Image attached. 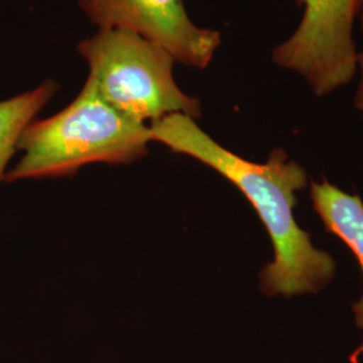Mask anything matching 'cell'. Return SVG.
I'll use <instances>...</instances> for the list:
<instances>
[{
	"label": "cell",
	"mask_w": 363,
	"mask_h": 363,
	"mask_svg": "<svg viewBox=\"0 0 363 363\" xmlns=\"http://www.w3.org/2000/svg\"><path fill=\"white\" fill-rule=\"evenodd\" d=\"M150 130L152 142L190 156L232 182L257 211L274 250L272 262L259 273L262 294L286 298L318 294L333 281L335 259L313 247L311 234L294 217L295 193L307 187L308 178L284 150H273L265 163L250 162L222 147L194 118L181 113L150 123Z\"/></svg>",
	"instance_id": "6da1fadb"
},
{
	"label": "cell",
	"mask_w": 363,
	"mask_h": 363,
	"mask_svg": "<svg viewBox=\"0 0 363 363\" xmlns=\"http://www.w3.org/2000/svg\"><path fill=\"white\" fill-rule=\"evenodd\" d=\"M151 142L150 125L120 113L86 78L61 112L27 127L18 143L23 155L4 182L73 175L91 163L127 164L147 155Z\"/></svg>",
	"instance_id": "7a4b0ae2"
},
{
	"label": "cell",
	"mask_w": 363,
	"mask_h": 363,
	"mask_svg": "<svg viewBox=\"0 0 363 363\" xmlns=\"http://www.w3.org/2000/svg\"><path fill=\"white\" fill-rule=\"evenodd\" d=\"M78 52L101 97L132 120L147 124L175 113L201 117V103L181 91L174 78L175 60L142 35L99 28L78 43Z\"/></svg>",
	"instance_id": "3957f363"
},
{
	"label": "cell",
	"mask_w": 363,
	"mask_h": 363,
	"mask_svg": "<svg viewBox=\"0 0 363 363\" xmlns=\"http://www.w3.org/2000/svg\"><path fill=\"white\" fill-rule=\"evenodd\" d=\"M304 13L295 33L273 50V62L306 79L322 97L347 85L358 70L352 38L359 0H298Z\"/></svg>",
	"instance_id": "277c9868"
},
{
	"label": "cell",
	"mask_w": 363,
	"mask_h": 363,
	"mask_svg": "<svg viewBox=\"0 0 363 363\" xmlns=\"http://www.w3.org/2000/svg\"><path fill=\"white\" fill-rule=\"evenodd\" d=\"M78 4L99 28L139 34L181 65L205 69L220 48V33L196 26L183 0H78Z\"/></svg>",
	"instance_id": "5b68a950"
},
{
	"label": "cell",
	"mask_w": 363,
	"mask_h": 363,
	"mask_svg": "<svg viewBox=\"0 0 363 363\" xmlns=\"http://www.w3.org/2000/svg\"><path fill=\"white\" fill-rule=\"evenodd\" d=\"M311 201L315 211L325 223L328 233L335 234L358 259L363 274V202L358 195L342 191L337 186L325 181L312 183ZM355 325L362 331V340L354 358H363V294L352 304Z\"/></svg>",
	"instance_id": "8992f818"
},
{
	"label": "cell",
	"mask_w": 363,
	"mask_h": 363,
	"mask_svg": "<svg viewBox=\"0 0 363 363\" xmlns=\"http://www.w3.org/2000/svg\"><path fill=\"white\" fill-rule=\"evenodd\" d=\"M57 91V82L48 79L31 91L0 101V182L4 181L6 167L18 151L22 133Z\"/></svg>",
	"instance_id": "52a82bcc"
},
{
	"label": "cell",
	"mask_w": 363,
	"mask_h": 363,
	"mask_svg": "<svg viewBox=\"0 0 363 363\" xmlns=\"http://www.w3.org/2000/svg\"><path fill=\"white\" fill-rule=\"evenodd\" d=\"M361 3H362L363 9V0H361ZM358 69H359V74H361V78H359L358 89H357V93H355V100H354V104H355V108H357L358 111H363V52H361V54H358Z\"/></svg>",
	"instance_id": "ba28073f"
}]
</instances>
